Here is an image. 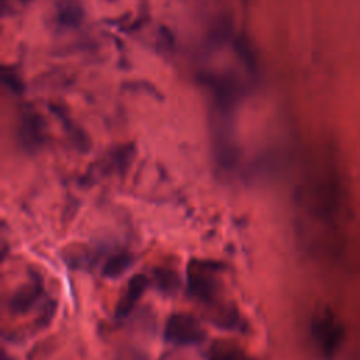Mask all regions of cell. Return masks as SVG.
I'll list each match as a JSON object with an SVG mask.
<instances>
[{
	"label": "cell",
	"mask_w": 360,
	"mask_h": 360,
	"mask_svg": "<svg viewBox=\"0 0 360 360\" xmlns=\"http://www.w3.org/2000/svg\"><path fill=\"white\" fill-rule=\"evenodd\" d=\"M134 257L129 253H117L111 256L103 266V274L107 278H117L122 276L131 266H132Z\"/></svg>",
	"instance_id": "7"
},
{
	"label": "cell",
	"mask_w": 360,
	"mask_h": 360,
	"mask_svg": "<svg viewBox=\"0 0 360 360\" xmlns=\"http://www.w3.org/2000/svg\"><path fill=\"white\" fill-rule=\"evenodd\" d=\"M148 278L143 274H135L129 278L127 283L122 295L120 297L117 307H115V318H127L135 308V305L142 298L146 287H148Z\"/></svg>",
	"instance_id": "4"
},
{
	"label": "cell",
	"mask_w": 360,
	"mask_h": 360,
	"mask_svg": "<svg viewBox=\"0 0 360 360\" xmlns=\"http://www.w3.org/2000/svg\"><path fill=\"white\" fill-rule=\"evenodd\" d=\"M314 335L323 356H333L340 342V328L332 315H322L314 323Z\"/></svg>",
	"instance_id": "3"
},
{
	"label": "cell",
	"mask_w": 360,
	"mask_h": 360,
	"mask_svg": "<svg viewBox=\"0 0 360 360\" xmlns=\"http://www.w3.org/2000/svg\"><path fill=\"white\" fill-rule=\"evenodd\" d=\"M117 360H146L143 354L138 353L136 350L132 349H124L121 350V353L118 354Z\"/></svg>",
	"instance_id": "9"
},
{
	"label": "cell",
	"mask_w": 360,
	"mask_h": 360,
	"mask_svg": "<svg viewBox=\"0 0 360 360\" xmlns=\"http://www.w3.org/2000/svg\"><path fill=\"white\" fill-rule=\"evenodd\" d=\"M187 285L190 294L207 305H217L219 294L218 267L211 262H193L187 270Z\"/></svg>",
	"instance_id": "1"
},
{
	"label": "cell",
	"mask_w": 360,
	"mask_h": 360,
	"mask_svg": "<svg viewBox=\"0 0 360 360\" xmlns=\"http://www.w3.org/2000/svg\"><path fill=\"white\" fill-rule=\"evenodd\" d=\"M165 338L177 346H193L205 339V330L195 316L177 312L169 316L165 326Z\"/></svg>",
	"instance_id": "2"
},
{
	"label": "cell",
	"mask_w": 360,
	"mask_h": 360,
	"mask_svg": "<svg viewBox=\"0 0 360 360\" xmlns=\"http://www.w3.org/2000/svg\"><path fill=\"white\" fill-rule=\"evenodd\" d=\"M41 294H42V285L38 281H32L21 285L14 291V294L8 301L10 311L15 315L28 312L32 308V305L39 300Z\"/></svg>",
	"instance_id": "5"
},
{
	"label": "cell",
	"mask_w": 360,
	"mask_h": 360,
	"mask_svg": "<svg viewBox=\"0 0 360 360\" xmlns=\"http://www.w3.org/2000/svg\"><path fill=\"white\" fill-rule=\"evenodd\" d=\"M155 278L159 290L166 294H173L179 288V276L172 269H156Z\"/></svg>",
	"instance_id": "8"
},
{
	"label": "cell",
	"mask_w": 360,
	"mask_h": 360,
	"mask_svg": "<svg viewBox=\"0 0 360 360\" xmlns=\"http://www.w3.org/2000/svg\"><path fill=\"white\" fill-rule=\"evenodd\" d=\"M207 359L208 360H255L249 354H246L242 349L228 342L212 343L207 353Z\"/></svg>",
	"instance_id": "6"
}]
</instances>
